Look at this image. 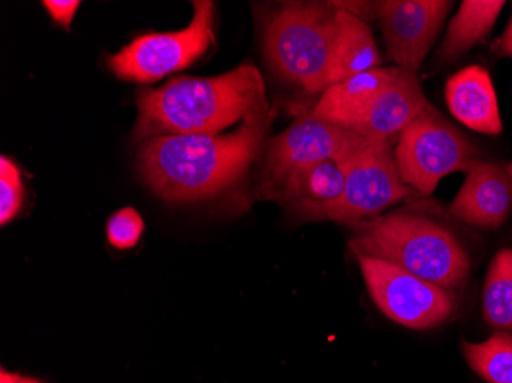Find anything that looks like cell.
I'll return each instance as SVG.
<instances>
[{
  "mask_svg": "<svg viewBox=\"0 0 512 383\" xmlns=\"http://www.w3.org/2000/svg\"><path fill=\"white\" fill-rule=\"evenodd\" d=\"M23 204V183L20 169L8 160L0 158V224L7 226L17 217Z\"/></svg>",
  "mask_w": 512,
  "mask_h": 383,
  "instance_id": "cell-20",
  "label": "cell"
},
{
  "mask_svg": "<svg viewBox=\"0 0 512 383\" xmlns=\"http://www.w3.org/2000/svg\"><path fill=\"white\" fill-rule=\"evenodd\" d=\"M22 377L17 376V374L8 373V371L2 370L0 373V383H20Z\"/></svg>",
  "mask_w": 512,
  "mask_h": 383,
  "instance_id": "cell-24",
  "label": "cell"
},
{
  "mask_svg": "<svg viewBox=\"0 0 512 383\" xmlns=\"http://www.w3.org/2000/svg\"><path fill=\"white\" fill-rule=\"evenodd\" d=\"M462 353L474 373L488 383H512V336L497 331L488 341L462 342Z\"/></svg>",
  "mask_w": 512,
  "mask_h": 383,
  "instance_id": "cell-19",
  "label": "cell"
},
{
  "mask_svg": "<svg viewBox=\"0 0 512 383\" xmlns=\"http://www.w3.org/2000/svg\"><path fill=\"white\" fill-rule=\"evenodd\" d=\"M512 209V184L508 169L499 163L474 164L467 180L450 206V213L462 223L483 230H496Z\"/></svg>",
  "mask_w": 512,
  "mask_h": 383,
  "instance_id": "cell-11",
  "label": "cell"
},
{
  "mask_svg": "<svg viewBox=\"0 0 512 383\" xmlns=\"http://www.w3.org/2000/svg\"><path fill=\"white\" fill-rule=\"evenodd\" d=\"M353 255L391 262L442 289H457L470 276V258L448 227L422 213L394 212L352 227Z\"/></svg>",
  "mask_w": 512,
  "mask_h": 383,
  "instance_id": "cell-3",
  "label": "cell"
},
{
  "mask_svg": "<svg viewBox=\"0 0 512 383\" xmlns=\"http://www.w3.org/2000/svg\"><path fill=\"white\" fill-rule=\"evenodd\" d=\"M358 261L371 298L396 324L427 330L454 315L456 302L450 290L382 259L358 256Z\"/></svg>",
  "mask_w": 512,
  "mask_h": 383,
  "instance_id": "cell-8",
  "label": "cell"
},
{
  "mask_svg": "<svg viewBox=\"0 0 512 383\" xmlns=\"http://www.w3.org/2000/svg\"><path fill=\"white\" fill-rule=\"evenodd\" d=\"M394 161L408 187L428 197L453 172H468L479 163L473 141L431 108L411 123L394 143Z\"/></svg>",
  "mask_w": 512,
  "mask_h": 383,
  "instance_id": "cell-5",
  "label": "cell"
},
{
  "mask_svg": "<svg viewBox=\"0 0 512 383\" xmlns=\"http://www.w3.org/2000/svg\"><path fill=\"white\" fill-rule=\"evenodd\" d=\"M338 8L329 4H287L270 16L264 48L278 76L309 94L329 88Z\"/></svg>",
  "mask_w": 512,
  "mask_h": 383,
  "instance_id": "cell-4",
  "label": "cell"
},
{
  "mask_svg": "<svg viewBox=\"0 0 512 383\" xmlns=\"http://www.w3.org/2000/svg\"><path fill=\"white\" fill-rule=\"evenodd\" d=\"M20 383H42L39 382V380L31 379V377H22V380H20Z\"/></svg>",
  "mask_w": 512,
  "mask_h": 383,
  "instance_id": "cell-25",
  "label": "cell"
},
{
  "mask_svg": "<svg viewBox=\"0 0 512 383\" xmlns=\"http://www.w3.org/2000/svg\"><path fill=\"white\" fill-rule=\"evenodd\" d=\"M393 145V141H367L339 161L345 174L344 195L325 220L353 227L381 217L394 204L421 197L402 181Z\"/></svg>",
  "mask_w": 512,
  "mask_h": 383,
  "instance_id": "cell-6",
  "label": "cell"
},
{
  "mask_svg": "<svg viewBox=\"0 0 512 383\" xmlns=\"http://www.w3.org/2000/svg\"><path fill=\"white\" fill-rule=\"evenodd\" d=\"M493 51L500 57H511L512 59V17L502 37L494 42Z\"/></svg>",
  "mask_w": 512,
  "mask_h": 383,
  "instance_id": "cell-23",
  "label": "cell"
},
{
  "mask_svg": "<svg viewBox=\"0 0 512 383\" xmlns=\"http://www.w3.org/2000/svg\"><path fill=\"white\" fill-rule=\"evenodd\" d=\"M214 43L215 4L197 0L194 17L184 30L138 37L109 57L108 66L115 76L129 82H157L197 62Z\"/></svg>",
  "mask_w": 512,
  "mask_h": 383,
  "instance_id": "cell-7",
  "label": "cell"
},
{
  "mask_svg": "<svg viewBox=\"0 0 512 383\" xmlns=\"http://www.w3.org/2000/svg\"><path fill=\"white\" fill-rule=\"evenodd\" d=\"M401 74L396 66H381L368 73L359 74L345 82L329 86L322 92L315 108L310 111L313 117L341 126L352 131L361 120L368 106L376 97ZM353 132V131H352Z\"/></svg>",
  "mask_w": 512,
  "mask_h": 383,
  "instance_id": "cell-15",
  "label": "cell"
},
{
  "mask_svg": "<svg viewBox=\"0 0 512 383\" xmlns=\"http://www.w3.org/2000/svg\"><path fill=\"white\" fill-rule=\"evenodd\" d=\"M506 169H508V175H509V178H511V184H512V163L506 164Z\"/></svg>",
  "mask_w": 512,
  "mask_h": 383,
  "instance_id": "cell-26",
  "label": "cell"
},
{
  "mask_svg": "<svg viewBox=\"0 0 512 383\" xmlns=\"http://www.w3.org/2000/svg\"><path fill=\"white\" fill-rule=\"evenodd\" d=\"M134 137L220 134L250 115L267 111L263 76L250 63L217 77H177L137 97Z\"/></svg>",
  "mask_w": 512,
  "mask_h": 383,
  "instance_id": "cell-2",
  "label": "cell"
},
{
  "mask_svg": "<svg viewBox=\"0 0 512 383\" xmlns=\"http://www.w3.org/2000/svg\"><path fill=\"white\" fill-rule=\"evenodd\" d=\"M431 108L433 105L425 97L417 77L401 71L368 106L352 131L367 140L396 143L399 135Z\"/></svg>",
  "mask_w": 512,
  "mask_h": 383,
  "instance_id": "cell-12",
  "label": "cell"
},
{
  "mask_svg": "<svg viewBox=\"0 0 512 383\" xmlns=\"http://www.w3.org/2000/svg\"><path fill=\"white\" fill-rule=\"evenodd\" d=\"M43 7L48 10V13L59 25L69 31L74 16L79 10L80 2L79 0H45Z\"/></svg>",
  "mask_w": 512,
  "mask_h": 383,
  "instance_id": "cell-22",
  "label": "cell"
},
{
  "mask_svg": "<svg viewBox=\"0 0 512 383\" xmlns=\"http://www.w3.org/2000/svg\"><path fill=\"white\" fill-rule=\"evenodd\" d=\"M367 141L371 140L313 117L310 112L301 115L267 146L261 172V194L269 200L273 190L293 172L325 160L341 161Z\"/></svg>",
  "mask_w": 512,
  "mask_h": 383,
  "instance_id": "cell-9",
  "label": "cell"
},
{
  "mask_svg": "<svg viewBox=\"0 0 512 383\" xmlns=\"http://www.w3.org/2000/svg\"><path fill=\"white\" fill-rule=\"evenodd\" d=\"M453 2L447 0H382L378 22L396 68L417 77Z\"/></svg>",
  "mask_w": 512,
  "mask_h": 383,
  "instance_id": "cell-10",
  "label": "cell"
},
{
  "mask_svg": "<svg viewBox=\"0 0 512 383\" xmlns=\"http://www.w3.org/2000/svg\"><path fill=\"white\" fill-rule=\"evenodd\" d=\"M483 315L496 330L512 336V250H500L486 273Z\"/></svg>",
  "mask_w": 512,
  "mask_h": 383,
  "instance_id": "cell-18",
  "label": "cell"
},
{
  "mask_svg": "<svg viewBox=\"0 0 512 383\" xmlns=\"http://www.w3.org/2000/svg\"><path fill=\"white\" fill-rule=\"evenodd\" d=\"M381 63V54L368 23L338 8L329 86L381 68Z\"/></svg>",
  "mask_w": 512,
  "mask_h": 383,
  "instance_id": "cell-16",
  "label": "cell"
},
{
  "mask_svg": "<svg viewBox=\"0 0 512 383\" xmlns=\"http://www.w3.org/2000/svg\"><path fill=\"white\" fill-rule=\"evenodd\" d=\"M270 109L250 115L229 134L163 135L146 140L140 171L148 186L168 201L211 197L243 177L260 157L272 128Z\"/></svg>",
  "mask_w": 512,
  "mask_h": 383,
  "instance_id": "cell-1",
  "label": "cell"
},
{
  "mask_svg": "<svg viewBox=\"0 0 512 383\" xmlns=\"http://www.w3.org/2000/svg\"><path fill=\"white\" fill-rule=\"evenodd\" d=\"M503 0H465L448 25L444 42L437 50V60L453 63L465 56L493 30L502 13Z\"/></svg>",
  "mask_w": 512,
  "mask_h": 383,
  "instance_id": "cell-17",
  "label": "cell"
},
{
  "mask_svg": "<svg viewBox=\"0 0 512 383\" xmlns=\"http://www.w3.org/2000/svg\"><path fill=\"white\" fill-rule=\"evenodd\" d=\"M345 189L341 163L325 160L290 174L279 184L269 200L283 204L304 220H325Z\"/></svg>",
  "mask_w": 512,
  "mask_h": 383,
  "instance_id": "cell-13",
  "label": "cell"
},
{
  "mask_svg": "<svg viewBox=\"0 0 512 383\" xmlns=\"http://www.w3.org/2000/svg\"><path fill=\"white\" fill-rule=\"evenodd\" d=\"M145 232L142 215L132 207L117 210L106 223V236L114 249L129 250L137 246Z\"/></svg>",
  "mask_w": 512,
  "mask_h": 383,
  "instance_id": "cell-21",
  "label": "cell"
},
{
  "mask_svg": "<svg viewBox=\"0 0 512 383\" xmlns=\"http://www.w3.org/2000/svg\"><path fill=\"white\" fill-rule=\"evenodd\" d=\"M445 100L451 115L482 134L502 132L499 103L490 73L479 65L460 69L447 82Z\"/></svg>",
  "mask_w": 512,
  "mask_h": 383,
  "instance_id": "cell-14",
  "label": "cell"
}]
</instances>
